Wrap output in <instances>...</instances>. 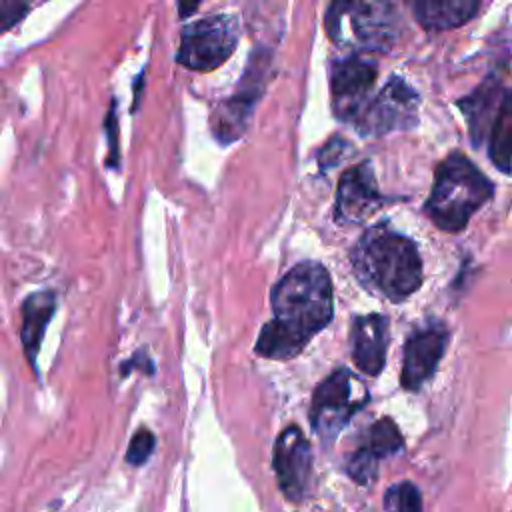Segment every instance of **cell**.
<instances>
[{"instance_id":"1","label":"cell","mask_w":512,"mask_h":512,"mask_svg":"<svg viewBox=\"0 0 512 512\" xmlns=\"http://www.w3.org/2000/svg\"><path fill=\"white\" fill-rule=\"evenodd\" d=\"M350 262L366 290L392 302L406 300L422 284V260L416 244L384 222L360 236Z\"/></svg>"},{"instance_id":"2","label":"cell","mask_w":512,"mask_h":512,"mask_svg":"<svg viewBox=\"0 0 512 512\" xmlns=\"http://www.w3.org/2000/svg\"><path fill=\"white\" fill-rule=\"evenodd\" d=\"M270 302L274 312L272 320L308 344L334 314L328 270L314 260L292 266L274 284Z\"/></svg>"},{"instance_id":"3","label":"cell","mask_w":512,"mask_h":512,"mask_svg":"<svg viewBox=\"0 0 512 512\" xmlns=\"http://www.w3.org/2000/svg\"><path fill=\"white\" fill-rule=\"evenodd\" d=\"M492 192L494 184L484 172L462 152H452L436 166L424 212L440 230L460 232L492 198Z\"/></svg>"},{"instance_id":"4","label":"cell","mask_w":512,"mask_h":512,"mask_svg":"<svg viewBox=\"0 0 512 512\" xmlns=\"http://www.w3.org/2000/svg\"><path fill=\"white\" fill-rule=\"evenodd\" d=\"M324 26L334 42H348L362 52H386L400 36V16L390 2H334Z\"/></svg>"},{"instance_id":"5","label":"cell","mask_w":512,"mask_h":512,"mask_svg":"<svg viewBox=\"0 0 512 512\" xmlns=\"http://www.w3.org/2000/svg\"><path fill=\"white\" fill-rule=\"evenodd\" d=\"M368 402V392L360 380L344 366L330 372L314 390L310 404V424L316 436L332 444L350 418Z\"/></svg>"},{"instance_id":"6","label":"cell","mask_w":512,"mask_h":512,"mask_svg":"<svg viewBox=\"0 0 512 512\" xmlns=\"http://www.w3.org/2000/svg\"><path fill=\"white\" fill-rule=\"evenodd\" d=\"M238 36V22L230 14H210L194 20L182 28L176 60L190 70H214L230 58Z\"/></svg>"},{"instance_id":"7","label":"cell","mask_w":512,"mask_h":512,"mask_svg":"<svg viewBox=\"0 0 512 512\" xmlns=\"http://www.w3.org/2000/svg\"><path fill=\"white\" fill-rule=\"evenodd\" d=\"M418 102L416 90L406 80L392 76L386 86L368 100L352 124L362 136L408 130L418 122Z\"/></svg>"},{"instance_id":"8","label":"cell","mask_w":512,"mask_h":512,"mask_svg":"<svg viewBox=\"0 0 512 512\" xmlns=\"http://www.w3.org/2000/svg\"><path fill=\"white\" fill-rule=\"evenodd\" d=\"M268 66L270 50H254L236 92L226 102H222L212 118V130L220 142H232L246 130L252 110L264 90Z\"/></svg>"},{"instance_id":"9","label":"cell","mask_w":512,"mask_h":512,"mask_svg":"<svg viewBox=\"0 0 512 512\" xmlns=\"http://www.w3.org/2000/svg\"><path fill=\"white\" fill-rule=\"evenodd\" d=\"M376 76V62L360 52L338 58L330 68L334 116L344 122H354L362 108L368 104V96Z\"/></svg>"},{"instance_id":"10","label":"cell","mask_w":512,"mask_h":512,"mask_svg":"<svg viewBox=\"0 0 512 512\" xmlns=\"http://www.w3.org/2000/svg\"><path fill=\"white\" fill-rule=\"evenodd\" d=\"M272 466L284 498L302 502L308 496L312 480V446L296 424L286 426L278 434Z\"/></svg>"},{"instance_id":"11","label":"cell","mask_w":512,"mask_h":512,"mask_svg":"<svg viewBox=\"0 0 512 512\" xmlns=\"http://www.w3.org/2000/svg\"><path fill=\"white\" fill-rule=\"evenodd\" d=\"M448 344V330L442 322H428L414 330L404 344L400 384L404 390H420L438 368Z\"/></svg>"},{"instance_id":"12","label":"cell","mask_w":512,"mask_h":512,"mask_svg":"<svg viewBox=\"0 0 512 512\" xmlns=\"http://www.w3.org/2000/svg\"><path fill=\"white\" fill-rule=\"evenodd\" d=\"M384 202L368 160L346 168L338 180L334 218L340 224H360Z\"/></svg>"},{"instance_id":"13","label":"cell","mask_w":512,"mask_h":512,"mask_svg":"<svg viewBox=\"0 0 512 512\" xmlns=\"http://www.w3.org/2000/svg\"><path fill=\"white\" fill-rule=\"evenodd\" d=\"M350 344L354 366L368 376H378L386 362L388 318L382 314L356 316L350 326Z\"/></svg>"},{"instance_id":"14","label":"cell","mask_w":512,"mask_h":512,"mask_svg":"<svg viewBox=\"0 0 512 512\" xmlns=\"http://www.w3.org/2000/svg\"><path fill=\"white\" fill-rule=\"evenodd\" d=\"M504 92L506 90H502L500 80L490 76L484 78L468 96L456 102L468 122V132L474 146H480L488 138Z\"/></svg>"},{"instance_id":"15","label":"cell","mask_w":512,"mask_h":512,"mask_svg":"<svg viewBox=\"0 0 512 512\" xmlns=\"http://www.w3.org/2000/svg\"><path fill=\"white\" fill-rule=\"evenodd\" d=\"M54 310H56V294L50 290L34 292L22 302L20 340L24 346L26 360L34 370H36V356L40 352V344L44 340V332Z\"/></svg>"},{"instance_id":"16","label":"cell","mask_w":512,"mask_h":512,"mask_svg":"<svg viewBox=\"0 0 512 512\" xmlns=\"http://www.w3.org/2000/svg\"><path fill=\"white\" fill-rule=\"evenodd\" d=\"M480 10L476 0H440V2H414L412 14L424 30L440 32L466 24Z\"/></svg>"},{"instance_id":"17","label":"cell","mask_w":512,"mask_h":512,"mask_svg":"<svg viewBox=\"0 0 512 512\" xmlns=\"http://www.w3.org/2000/svg\"><path fill=\"white\" fill-rule=\"evenodd\" d=\"M488 154L500 172L512 174V88L504 92L492 122L488 134Z\"/></svg>"},{"instance_id":"18","label":"cell","mask_w":512,"mask_h":512,"mask_svg":"<svg viewBox=\"0 0 512 512\" xmlns=\"http://www.w3.org/2000/svg\"><path fill=\"white\" fill-rule=\"evenodd\" d=\"M370 456H374L378 462L382 458H388L392 454H398L402 452L404 448V438H402V432L400 428L396 426V422L388 416L384 418H378L370 428H368V434H366V442L360 444Z\"/></svg>"},{"instance_id":"19","label":"cell","mask_w":512,"mask_h":512,"mask_svg":"<svg viewBox=\"0 0 512 512\" xmlns=\"http://www.w3.org/2000/svg\"><path fill=\"white\" fill-rule=\"evenodd\" d=\"M384 512H422L420 490L412 482L392 484L384 494Z\"/></svg>"},{"instance_id":"20","label":"cell","mask_w":512,"mask_h":512,"mask_svg":"<svg viewBox=\"0 0 512 512\" xmlns=\"http://www.w3.org/2000/svg\"><path fill=\"white\" fill-rule=\"evenodd\" d=\"M346 472L356 484L370 486L378 474V460L358 446L346 460Z\"/></svg>"},{"instance_id":"21","label":"cell","mask_w":512,"mask_h":512,"mask_svg":"<svg viewBox=\"0 0 512 512\" xmlns=\"http://www.w3.org/2000/svg\"><path fill=\"white\" fill-rule=\"evenodd\" d=\"M154 444H156L154 434L148 428H138L128 444L126 462L132 466H142L154 452Z\"/></svg>"},{"instance_id":"22","label":"cell","mask_w":512,"mask_h":512,"mask_svg":"<svg viewBox=\"0 0 512 512\" xmlns=\"http://www.w3.org/2000/svg\"><path fill=\"white\" fill-rule=\"evenodd\" d=\"M348 148H350V142L346 140V138H342V136H332L324 146H322V150H320V154H318V164H320V168L322 170H328L330 166H334V164H338L340 160H342V156L348 152Z\"/></svg>"},{"instance_id":"23","label":"cell","mask_w":512,"mask_h":512,"mask_svg":"<svg viewBox=\"0 0 512 512\" xmlns=\"http://www.w3.org/2000/svg\"><path fill=\"white\" fill-rule=\"evenodd\" d=\"M106 134H108V166H118V118H116V102L110 104L108 116H106Z\"/></svg>"},{"instance_id":"24","label":"cell","mask_w":512,"mask_h":512,"mask_svg":"<svg viewBox=\"0 0 512 512\" xmlns=\"http://www.w3.org/2000/svg\"><path fill=\"white\" fill-rule=\"evenodd\" d=\"M30 4L26 2H14V0H2L0 2V20H2V30H8L14 26L26 12Z\"/></svg>"},{"instance_id":"25","label":"cell","mask_w":512,"mask_h":512,"mask_svg":"<svg viewBox=\"0 0 512 512\" xmlns=\"http://www.w3.org/2000/svg\"><path fill=\"white\" fill-rule=\"evenodd\" d=\"M198 6L200 4H178V16H182V18H186V16H190V14H194L196 10H198Z\"/></svg>"}]
</instances>
